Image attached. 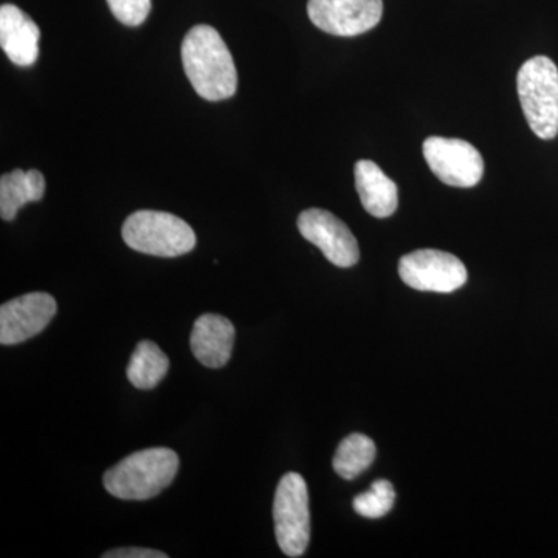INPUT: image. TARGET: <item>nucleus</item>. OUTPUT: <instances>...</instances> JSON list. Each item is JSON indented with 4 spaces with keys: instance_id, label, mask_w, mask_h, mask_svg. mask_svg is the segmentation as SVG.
<instances>
[{
    "instance_id": "f257e3e1",
    "label": "nucleus",
    "mask_w": 558,
    "mask_h": 558,
    "mask_svg": "<svg viewBox=\"0 0 558 558\" xmlns=\"http://www.w3.org/2000/svg\"><path fill=\"white\" fill-rule=\"evenodd\" d=\"M183 70L191 86L208 101L233 97L238 89V70L222 36L209 25H196L182 43Z\"/></svg>"
},
{
    "instance_id": "f03ea898",
    "label": "nucleus",
    "mask_w": 558,
    "mask_h": 558,
    "mask_svg": "<svg viewBox=\"0 0 558 558\" xmlns=\"http://www.w3.org/2000/svg\"><path fill=\"white\" fill-rule=\"evenodd\" d=\"M178 472V453L157 447L124 458L105 473L102 484L116 498L145 501L170 486Z\"/></svg>"
},
{
    "instance_id": "7ed1b4c3",
    "label": "nucleus",
    "mask_w": 558,
    "mask_h": 558,
    "mask_svg": "<svg viewBox=\"0 0 558 558\" xmlns=\"http://www.w3.org/2000/svg\"><path fill=\"white\" fill-rule=\"evenodd\" d=\"M521 109L529 128L542 140L558 135V69L548 57H534L517 76Z\"/></svg>"
},
{
    "instance_id": "20e7f679",
    "label": "nucleus",
    "mask_w": 558,
    "mask_h": 558,
    "mask_svg": "<svg viewBox=\"0 0 558 558\" xmlns=\"http://www.w3.org/2000/svg\"><path fill=\"white\" fill-rule=\"evenodd\" d=\"M121 236L135 252L160 258H178L196 247V233L185 220L153 209L132 213Z\"/></svg>"
},
{
    "instance_id": "39448f33",
    "label": "nucleus",
    "mask_w": 558,
    "mask_h": 558,
    "mask_svg": "<svg viewBox=\"0 0 558 558\" xmlns=\"http://www.w3.org/2000/svg\"><path fill=\"white\" fill-rule=\"evenodd\" d=\"M275 534L288 557H301L311 539L310 492L300 473L290 472L279 481L274 501Z\"/></svg>"
},
{
    "instance_id": "423d86ee",
    "label": "nucleus",
    "mask_w": 558,
    "mask_h": 558,
    "mask_svg": "<svg viewBox=\"0 0 558 558\" xmlns=\"http://www.w3.org/2000/svg\"><path fill=\"white\" fill-rule=\"evenodd\" d=\"M399 275L411 289L421 292L451 293L468 282L462 260L440 250H416L399 260Z\"/></svg>"
},
{
    "instance_id": "0eeeda50",
    "label": "nucleus",
    "mask_w": 558,
    "mask_h": 558,
    "mask_svg": "<svg viewBox=\"0 0 558 558\" xmlns=\"http://www.w3.org/2000/svg\"><path fill=\"white\" fill-rule=\"evenodd\" d=\"M422 150L429 170L446 185L472 189L483 179V157L465 140L428 137Z\"/></svg>"
},
{
    "instance_id": "6e6552de",
    "label": "nucleus",
    "mask_w": 558,
    "mask_h": 558,
    "mask_svg": "<svg viewBox=\"0 0 558 558\" xmlns=\"http://www.w3.org/2000/svg\"><path fill=\"white\" fill-rule=\"evenodd\" d=\"M312 24L333 36H359L373 31L381 21V0H310Z\"/></svg>"
},
{
    "instance_id": "1a4fd4ad",
    "label": "nucleus",
    "mask_w": 558,
    "mask_h": 558,
    "mask_svg": "<svg viewBox=\"0 0 558 558\" xmlns=\"http://www.w3.org/2000/svg\"><path fill=\"white\" fill-rule=\"evenodd\" d=\"M299 230L304 240L322 250L323 255L333 266H355L360 259L357 240L343 220L322 208H311L301 213Z\"/></svg>"
},
{
    "instance_id": "9d476101",
    "label": "nucleus",
    "mask_w": 558,
    "mask_h": 558,
    "mask_svg": "<svg viewBox=\"0 0 558 558\" xmlns=\"http://www.w3.org/2000/svg\"><path fill=\"white\" fill-rule=\"evenodd\" d=\"M57 300L46 292L17 296L0 306V343H24L38 336L57 315Z\"/></svg>"
},
{
    "instance_id": "9b49d317",
    "label": "nucleus",
    "mask_w": 558,
    "mask_h": 558,
    "mask_svg": "<svg viewBox=\"0 0 558 558\" xmlns=\"http://www.w3.org/2000/svg\"><path fill=\"white\" fill-rule=\"evenodd\" d=\"M40 31L36 22L20 7H0V47L9 60L20 68H31L38 61Z\"/></svg>"
},
{
    "instance_id": "f8f14e48",
    "label": "nucleus",
    "mask_w": 558,
    "mask_h": 558,
    "mask_svg": "<svg viewBox=\"0 0 558 558\" xmlns=\"http://www.w3.org/2000/svg\"><path fill=\"white\" fill-rule=\"evenodd\" d=\"M234 337L236 330L229 318L205 314L196 319L191 330V351L207 368H222L230 362Z\"/></svg>"
},
{
    "instance_id": "ddd939ff",
    "label": "nucleus",
    "mask_w": 558,
    "mask_h": 558,
    "mask_svg": "<svg viewBox=\"0 0 558 558\" xmlns=\"http://www.w3.org/2000/svg\"><path fill=\"white\" fill-rule=\"evenodd\" d=\"M355 189L363 208L374 218H389L399 205L398 185L371 160H359L354 168Z\"/></svg>"
},
{
    "instance_id": "4468645a",
    "label": "nucleus",
    "mask_w": 558,
    "mask_h": 558,
    "mask_svg": "<svg viewBox=\"0 0 558 558\" xmlns=\"http://www.w3.org/2000/svg\"><path fill=\"white\" fill-rule=\"evenodd\" d=\"M46 194V179L38 170H14L0 179V216L16 219L17 213L31 202H39Z\"/></svg>"
},
{
    "instance_id": "2eb2a0df",
    "label": "nucleus",
    "mask_w": 558,
    "mask_h": 558,
    "mask_svg": "<svg viewBox=\"0 0 558 558\" xmlns=\"http://www.w3.org/2000/svg\"><path fill=\"white\" fill-rule=\"evenodd\" d=\"M170 369V360L156 343L140 341L128 366V379L137 389L148 391L156 388Z\"/></svg>"
},
{
    "instance_id": "dca6fc26",
    "label": "nucleus",
    "mask_w": 558,
    "mask_h": 558,
    "mask_svg": "<svg viewBox=\"0 0 558 558\" xmlns=\"http://www.w3.org/2000/svg\"><path fill=\"white\" fill-rule=\"evenodd\" d=\"M376 453V444L373 439L362 433H354L341 440L333 457V470L341 478H357L373 464Z\"/></svg>"
},
{
    "instance_id": "f3484780",
    "label": "nucleus",
    "mask_w": 558,
    "mask_h": 558,
    "mask_svg": "<svg viewBox=\"0 0 558 558\" xmlns=\"http://www.w3.org/2000/svg\"><path fill=\"white\" fill-rule=\"evenodd\" d=\"M396 492L387 480H377L371 484L369 490L354 498V510L365 519H381L395 508Z\"/></svg>"
},
{
    "instance_id": "a211bd4d",
    "label": "nucleus",
    "mask_w": 558,
    "mask_h": 558,
    "mask_svg": "<svg viewBox=\"0 0 558 558\" xmlns=\"http://www.w3.org/2000/svg\"><path fill=\"white\" fill-rule=\"evenodd\" d=\"M113 16L128 27H138L148 20L150 0H106Z\"/></svg>"
},
{
    "instance_id": "6ab92c4d",
    "label": "nucleus",
    "mask_w": 558,
    "mask_h": 558,
    "mask_svg": "<svg viewBox=\"0 0 558 558\" xmlns=\"http://www.w3.org/2000/svg\"><path fill=\"white\" fill-rule=\"evenodd\" d=\"M105 558H167V554L160 550L146 548H121L102 554Z\"/></svg>"
}]
</instances>
